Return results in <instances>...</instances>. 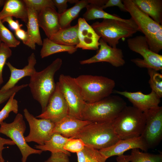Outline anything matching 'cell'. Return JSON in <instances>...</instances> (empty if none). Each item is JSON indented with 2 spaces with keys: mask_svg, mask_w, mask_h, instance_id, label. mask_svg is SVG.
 <instances>
[{
  "mask_svg": "<svg viewBox=\"0 0 162 162\" xmlns=\"http://www.w3.org/2000/svg\"><path fill=\"white\" fill-rule=\"evenodd\" d=\"M62 64V60L57 58L44 70L36 71L30 77L28 86L33 98L40 105L42 112L45 111L49 100L55 90L56 83L54 76Z\"/></svg>",
  "mask_w": 162,
  "mask_h": 162,
  "instance_id": "1",
  "label": "cell"
},
{
  "mask_svg": "<svg viewBox=\"0 0 162 162\" xmlns=\"http://www.w3.org/2000/svg\"><path fill=\"white\" fill-rule=\"evenodd\" d=\"M127 12L144 35L150 49L156 53L162 49V26L141 10L132 0H123Z\"/></svg>",
  "mask_w": 162,
  "mask_h": 162,
  "instance_id": "2",
  "label": "cell"
},
{
  "mask_svg": "<svg viewBox=\"0 0 162 162\" xmlns=\"http://www.w3.org/2000/svg\"><path fill=\"white\" fill-rule=\"evenodd\" d=\"M126 106L125 101L118 95H110L93 103H86L82 120L92 122H112Z\"/></svg>",
  "mask_w": 162,
  "mask_h": 162,
  "instance_id": "3",
  "label": "cell"
},
{
  "mask_svg": "<svg viewBox=\"0 0 162 162\" xmlns=\"http://www.w3.org/2000/svg\"><path fill=\"white\" fill-rule=\"evenodd\" d=\"M112 122H92L83 127L73 138L80 139L85 146L98 150L110 147L120 140Z\"/></svg>",
  "mask_w": 162,
  "mask_h": 162,
  "instance_id": "4",
  "label": "cell"
},
{
  "mask_svg": "<svg viewBox=\"0 0 162 162\" xmlns=\"http://www.w3.org/2000/svg\"><path fill=\"white\" fill-rule=\"evenodd\" d=\"M104 41L112 47H116L119 40L130 38L140 31L134 21L130 18L126 21L114 19H103L91 25Z\"/></svg>",
  "mask_w": 162,
  "mask_h": 162,
  "instance_id": "5",
  "label": "cell"
},
{
  "mask_svg": "<svg viewBox=\"0 0 162 162\" xmlns=\"http://www.w3.org/2000/svg\"><path fill=\"white\" fill-rule=\"evenodd\" d=\"M145 122L144 112L133 106H126L112 124L119 138L124 140L140 136Z\"/></svg>",
  "mask_w": 162,
  "mask_h": 162,
  "instance_id": "6",
  "label": "cell"
},
{
  "mask_svg": "<svg viewBox=\"0 0 162 162\" xmlns=\"http://www.w3.org/2000/svg\"><path fill=\"white\" fill-rule=\"evenodd\" d=\"M75 79L87 103L96 102L109 96L115 86L114 80L103 76L81 75Z\"/></svg>",
  "mask_w": 162,
  "mask_h": 162,
  "instance_id": "7",
  "label": "cell"
},
{
  "mask_svg": "<svg viewBox=\"0 0 162 162\" xmlns=\"http://www.w3.org/2000/svg\"><path fill=\"white\" fill-rule=\"evenodd\" d=\"M0 124V133L9 137L17 146L22 155V162H26L28 157L31 154L42 153L41 150L31 147L26 141L24 134L26 126L22 114H17L11 123L3 122Z\"/></svg>",
  "mask_w": 162,
  "mask_h": 162,
  "instance_id": "8",
  "label": "cell"
},
{
  "mask_svg": "<svg viewBox=\"0 0 162 162\" xmlns=\"http://www.w3.org/2000/svg\"><path fill=\"white\" fill-rule=\"evenodd\" d=\"M58 82L68 106V116L82 120V113L86 102L83 99L75 78L61 74Z\"/></svg>",
  "mask_w": 162,
  "mask_h": 162,
  "instance_id": "9",
  "label": "cell"
},
{
  "mask_svg": "<svg viewBox=\"0 0 162 162\" xmlns=\"http://www.w3.org/2000/svg\"><path fill=\"white\" fill-rule=\"evenodd\" d=\"M127 42L131 50L139 53L143 59L136 58L131 61L137 66L154 70L157 71L162 69V55L151 51L145 36H137L128 38Z\"/></svg>",
  "mask_w": 162,
  "mask_h": 162,
  "instance_id": "10",
  "label": "cell"
},
{
  "mask_svg": "<svg viewBox=\"0 0 162 162\" xmlns=\"http://www.w3.org/2000/svg\"><path fill=\"white\" fill-rule=\"evenodd\" d=\"M145 126L140 136L148 149L157 146L162 139V107L158 106L144 112Z\"/></svg>",
  "mask_w": 162,
  "mask_h": 162,
  "instance_id": "11",
  "label": "cell"
},
{
  "mask_svg": "<svg viewBox=\"0 0 162 162\" xmlns=\"http://www.w3.org/2000/svg\"><path fill=\"white\" fill-rule=\"evenodd\" d=\"M23 112L30 128L29 134L25 137L26 141L34 142L39 145H44L51 137L55 123L48 119L37 118L26 108L24 109Z\"/></svg>",
  "mask_w": 162,
  "mask_h": 162,
  "instance_id": "12",
  "label": "cell"
},
{
  "mask_svg": "<svg viewBox=\"0 0 162 162\" xmlns=\"http://www.w3.org/2000/svg\"><path fill=\"white\" fill-rule=\"evenodd\" d=\"M68 115V106L57 82L45 111L36 117L48 119L55 123Z\"/></svg>",
  "mask_w": 162,
  "mask_h": 162,
  "instance_id": "13",
  "label": "cell"
},
{
  "mask_svg": "<svg viewBox=\"0 0 162 162\" xmlns=\"http://www.w3.org/2000/svg\"><path fill=\"white\" fill-rule=\"evenodd\" d=\"M99 46L96 55L91 58L80 61L81 64L106 62L116 67L123 66L125 62L122 50L109 45L102 39L99 40Z\"/></svg>",
  "mask_w": 162,
  "mask_h": 162,
  "instance_id": "14",
  "label": "cell"
},
{
  "mask_svg": "<svg viewBox=\"0 0 162 162\" xmlns=\"http://www.w3.org/2000/svg\"><path fill=\"white\" fill-rule=\"evenodd\" d=\"M114 92L127 98L133 106L143 112L158 106L160 102V98L152 91L148 94L140 91L131 92L116 90Z\"/></svg>",
  "mask_w": 162,
  "mask_h": 162,
  "instance_id": "15",
  "label": "cell"
},
{
  "mask_svg": "<svg viewBox=\"0 0 162 162\" xmlns=\"http://www.w3.org/2000/svg\"><path fill=\"white\" fill-rule=\"evenodd\" d=\"M77 24L79 42L76 47L83 50H98L100 36L83 18L78 19Z\"/></svg>",
  "mask_w": 162,
  "mask_h": 162,
  "instance_id": "16",
  "label": "cell"
},
{
  "mask_svg": "<svg viewBox=\"0 0 162 162\" xmlns=\"http://www.w3.org/2000/svg\"><path fill=\"white\" fill-rule=\"evenodd\" d=\"M135 148L140 149L145 152L148 148L141 136L130 139L120 140L115 144L108 147L99 150L106 159L114 156L123 154L126 151Z\"/></svg>",
  "mask_w": 162,
  "mask_h": 162,
  "instance_id": "17",
  "label": "cell"
},
{
  "mask_svg": "<svg viewBox=\"0 0 162 162\" xmlns=\"http://www.w3.org/2000/svg\"><path fill=\"white\" fill-rule=\"evenodd\" d=\"M28 64L21 69L15 68L9 62L6 63L10 71V76L7 82L1 88V91L4 92L12 88L21 79L27 76L31 77L36 72L34 66L37 61L34 53L28 57Z\"/></svg>",
  "mask_w": 162,
  "mask_h": 162,
  "instance_id": "18",
  "label": "cell"
},
{
  "mask_svg": "<svg viewBox=\"0 0 162 162\" xmlns=\"http://www.w3.org/2000/svg\"><path fill=\"white\" fill-rule=\"evenodd\" d=\"M38 20L39 27L43 29L48 38L61 29L59 14L55 8L46 7L43 9L38 13Z\"/></svg>",
  "mask_w": 162,
  "mask_h": 162,
  "instance_id": "19",
  "label": "cell"
},
{
  "mask_svg": "<svg viewBox=\"0 0 162 162\" xmlns=\"http://www.w3.org/2000/svg\"><path fill=\"white\" fill-rule=\"evenodd\" d=\"M92 122L68 115L55 123L52 133H58L67 138H73L83 127Z\"/></svg>",
  "mask_w": 162,
  "mask_h": 162,
  "instance_id": "20",
  "label": "cell"
},
{
  "mask_svg": "<svg viewBox=\"0 0 162 162\" xmlns=\"http://www.w3.org/2000/svg\"><path fill=\"white\" fill-rule=\"evenodd\" d=\"M8 16L19 18L27 23L28 8L23 0H6L3 8L0 12V18L2 20Z\"/></svg>",
  "mask_w": 162,
  "mask_h": 162,
  "instance_id": "21",
  "label": "cell"
},
{
  "mask_svg": "<svg viewBox=\"0 0 162 162\" xmlns=\"http://www.w3.org/2000/svg\"><path fill=\"white\" fill-rule=\"evenodd\" d=\"M28 21L26 31L28 37L27 46L33 50H35L36 44L42 46V40L39 29L38 13L34 10L28 8Z\"/></svg>",
  "mask_w": 162,
  "mask_h": 162,
  "instance_id": "22",
  "label": "cell"
},
{
  "mask_svg": "<svg viewBox=\"0 0 162 162\" xmlns=\"http://www.w3.org/2000/svg\"><path fill=\"white\" fill-rule=\"evenodd\" d=\"M142 12L157 23L162 25V0H132Z\"/></svg>",
  "mask_w": 162,
  "mask_h": 162,
  "instance_id": "23",
  "label": "cell"
},
{
  "mask_svg": "<svg viewBox=\"0 0 162 162\" xmlns=\"http://www.w3.org/2000/svg\"><path fill=\"white\" fill-rule=\"evenodd\" d=\"M78 25L61 28L49 39L52 41L61 45L76 46L79 42L78 36Z\"/></svg>",
  "mask_w": 162,
  "mask_h": 162,
  "instance_id": "24",
  "label": "cell"
},
{
  "mask_svg": "<svg viewBox=\"0 0 162 162\" xmlns=\"http://www.w3.org/2000/svg\"><path fill=\"white\" fill-rule=\"evenodd\" d=\"M69 138L64 137L57 133H54L50 140L42 145H36L35 148L43 151H49L51 153L62 152L70 155L69 152L65 150L64 146Z\"/></svg>",
  "mask_w": 162,
  "mask_h": 162,
  "instance_id": "25",
  "label": "cell"
},
{
  "mask_svg": "<svg viewBox=\"0 0 162 162\" xmlns=\"http://www.w3.org/2000/svg\"><path fill=\"white\" fill-rule=\"evenodd\" d=\"M42 46L40 51V56L42 58L61 52H67L72 54L77 50L75 46H68L58 44L47 38L44 39Z\"/></svg>",
  "mask_w": 162,
  "mask_h": 162,
  "instance_id": "26",
  "label": "cell"
},
{
  "mask_svg": "<svg viewBox=\"0 0 162 162\" xmlns=\"http://www.w3.org/2000/svg\"><path fill=\"white\" fill-rule=\"evenodd\" d=\"M88 4L87 0L79 1L73 6L59 15V24L61 28L70 26L71 22L78 16L81 10Z\"/></svg>",
  "mask_w": 162,
  "mask_h": 162,
  "instance_id": "27",
  "label": "cell"
},
{
  "mask_svg": "<svg viewBox=\"0 0 162 162\" xmlns=\"http://www.w3.org/2000/svg\"><path fill=\"white\" fill-rule=\"evenodd\" d=\"M86 10L83 15L86 21L98 19H109L126 21L127 19H122L115 14H112L105 11L101 7L88 4L86 7Z\"/></svg>",
  "mask_w": 162,
  "mask_h": 162,
  "instance_id": "28",
  "label": "cell"
},
{
  "mask_svg": "<svg viewBox=\"0 0 162 162\" xmlns=\"http://www.w3.org/2000/svg\"><path fill=\"white\" fill-rule=\"evenodd\" d=\"M76 153L78 162H105L107 159L99 150L86 146Z\"/></svg>",
  "mask_w": 162,
  "mask_h": 162,
  "instance_id": "29",
  "label": "cell"
},
{
  "mask_svg": "<svg viewBox=\"0 0 162 162\" xmlns=\"http://www.w3.org/2000/svg\"><path fill=\"white\" fill-rule=\"evenodd\" d=\"M130 155L131 162H162V153L143 152L139 149L135 148L132 149Z\"/></svg>",
  "mask_w": 162,
  "mask_h": 162,
  "instance_id": "30",
  "label": "cell"
},
{
  "mask_svg": "<svg viewBox=\"0 0 162 162\" xmlns=\"http://www.w3.org/2000/svg\"><path fill=\"white\" fill-rule=\"evenodd\" d=\"M150 76L148 83L152 89L160 98L162 97V75L154 70L148 69Z\"/></svg>",
  "mask_w": 162,
  "mask_h": 162,
  "instance_id": "31",
  "label": "cell"
},
{
  "mask_svg": "<svg viewBox=\"0 0 162 162\" xmlns=\"http://www.w3.org/2000/svg\"><path fill=\"white\" fill-rule=\"evenodd\" d=\"M0 37L2 42L10 48L16 47L20 44V41L16 39L13 33L4 25L0 18Z\"/></svg>",
  "mask_w": 162,
  "mask_h": 162,
  "instance_id": "32",
  "label": "cell"
},
{
  "mask_svg": "<svg viewBox=\"0 0 162 162\" xmlns=\"http://www.w3.org/2000/svg\"><path fill=\"white\" fill-rule=\"evenodd\" d=\"M16 93H14L9 98L7 103L0 111V124L8 117L9 113L13 112L17 114L18 106L17 101L14 98Z\"/></svg>",
  "mask_w": 162,
  "mask_h": 162,
  "instance_id": "33",
  "label": "cell"
},
{
  "mask_svg": "<svg viewBox=\"0 0 162 162\" xmlns=\"http://www.w3.org/2000/svg\"><path fill=\"white\" fill-rule=\"evenodd\" d=\"M27 8L32 9L38 13L46 7L56 8L52 0H23Z\"/></svg>",
  "mask_w": 162,
  "mask_h": 162,
  "instance_id": "34",
  "label": "cell"
},
{
  "mask_svg": "<svg viewBox=\"0 0 162 162\" xmlns=\"http://www.w3.org/2000/svg\"><path fill=\"white\" fill-rule=\"evenodd\" d=\"M12 52L10 47L2 43L0 48V87L3 82L2 71L7 59L12 55Z\"/></svg>",
  "mask_w": 162,
  "mask_h": 162,
  "instance_id": "35",
  "label": "cell"
},
{
  "mask_svg": "<svg viewBox=\"0 0 162 162\" xmlns=\"http://www.w3.org/2000/svg\"><path fill=\"white\" fill-rule=\"evenodd\" d=\"M85 146L83 142L80 139L69 138L64 148L69 152L77 153L82 150Z\"/></svg>",
  "mask_w": 162,
  "mask_h": 162,
  "instance_id": "36",
  "label": "cell"
},
{
  "mask_svg": "<svg viewBox=\"0 0 162 162\" xmlns=\"http://www.w3.org/2000/svg\"><path fill=\"white\" fill-rule=\"evenodd\" d=\"M28 86V84L16 86L13 88L6 91L2 92L0 91V104L4 102L9 99L14 93L17 92Z\"/></svg>",
  "mask_w": 162,
  "mask_h": 162,
  "instance_id": "37",
  "label": "cell"
},
{
  "mask_svg": "<svg viewBox=\"0 0 162 162\" xmlns=\"http://www.w3.org/2000/svg\"><path fill=\"white\" fill-rule=\"evenodd\" d=\"M68 156L62 152L51 153L50 157L45 162H70Z\"/></svg>",
  "mask_w": 162,
  "mask_h": 162,
  "instance_id": "38",
  "label": "cell"
},
{
  "mask_svg": "<svg viewBox=\"0 0 162 162\" xmlns=\"http://www.w3.org/2000/svg\"><path fill=\"white\" fill-rule=\"evenodd\" d=\"M113 6H117L121 11L127 12L124 5L122 1L121 0H107L105 4L101 7L104 9L108 7Z\"/></svg>",
  "mask_w": 162,
  "mask_h": 162,
  "instance_id": "39",
  "label": "cell"
},
{
  "mask_svg": "<svg viewBox=\"0 0 162 162\" xmlns=\"http://www.w3.org/2000/svg\"><path fill=\"white\" fill-rule=\"evenodd\" d=\"M54 5L58 9L57 12L59 15L64 12L67 9L68 0H52Z\"/></svg>",
  "mask_w": 162,
  "mask_h": 162,
  "instance_id": "40",
  "label": "cell"
},
{
  "mask_svg": "<svg viewBox=\"0 0 162 162\" xmlns=\"http://www.w3.org/2000/svg\"><path fill=\"white\" fill-rule=\"evenodd\" d=\"M1 20L3 23L5 22H7L11 28L15 31L20 28L22 25L20 24L18 21L14 20L12 17L11 16H8L5 17L2 19Z\"/></svg>",
  "mask_w": 162,
  "mask_h": 162,
  "instance_id": "41",
  "label": "cell"
},
{
  "mask_svg": "<svg viewBox=\"0 0 162 162\" xmlns=\"http://www.w3.org/2000/svg\"><path fill=\"white\" fill-rule=\"evenodd\" d=\"M5 145H15L14 142L11 140L6 139L0 136V159L2 162H4L2 155V150L6 148L4 147Z\"/></svg>",
  "mask_w": 162,
  "mask_h": 162,
  "instance_id": "42",
  "label": "cell"
},
{
  "mask_svg": "<svg viewBox=\"0 0 162 162\" xmlns=\"http://www.w3.org/2000/svg\"><path fill=\"white\" fill-rule=\"evenodd\" d=\"M16 36L21 40L23 43L27 45L28 41V37L27 32L21 28L15 31Z\"/></svg>",
  "mask_w": 162,
  "mask_h": 162,
  "instance_id": "43",
  "label": "cell"
},
{
  "mask_svg": "<svg viewBox=\"0 0 162 162\" xmlns=\"http://www.w3.org/2000/svg\"><path fill=\"white\" fill-rule=\"evenodd\" d=\"M131 159L130 155L122 154L118 156L116 160L117 162H129Z\"/></svg>",
  "mask_w": 162,
  "mask_h": 162,
  "instance_id": "44",
  "label": "cell"
},
{
  "mask_svg": "<svg viewBox=\"0 0 162 162\" xmlns=\"http://www.w3.org/2000/svg\"><path fill=\"white\" fill-rule=\"evenodd\" d=\"M88 3L102 7L106 3L107 0H87Z\"/></svg>",
  "mask_w": 162,
  "mask_h": 162,
  "instance_id": "45",
  "label": "cell"
},
{
  "mask_svg": "<svg viewBox=\"0 0 162 162\" xmlns=\"http://www.w3.org/2000/svg\"><path fill=\"white\" fill-rule=\"evenodd\" d=\"M79 0H68V2L70 4H76L77 3Z\"/></svg>",
  "mask_w": 162,
  "mask_h": 162,
  "instance_id": "46",
  "label": "cell"
},
{
  "mask_svg": "<svg viewBox=\"0 0 162 162\" xmlns=\"http://www.w3.org/2000/svg\"><path fill=\"white\" fill-rule=\"evenodd\" d=\"M5 1V0H0V7L4 6Z\"/></svg>",
  "mask_w": 162,
  "mask_h": 162,
  "instance_id": "47",
  "label": "cell"
},
{
  "mask_svg": "<svg viewBox=\"0 0 162 162\" xmlns=\"http://www.w3.org/2000/svg\"><path fill=\"white\" fill-rule=\"evenodd\" d=\"M2 41L1 38L0 37V48L1 44H2Z\"/></svg>",
  "mask_w": 162,
  "mask_h": 162,
  "instance_id": "48",
  "label": "cell"
},
{
  "mask_svg": "<svg viewBox=\"0 0 162 162\" xmlns=\"http://www.w3.org/2000/svg\"><path fill=\"white\" fill-rule=\"evenodd\" d=\"M0 162H2V161L0 159Z\"/></svg>",
  "mask_w": 162,
  "mask_h": 162,
  "instance_id": "49",
  "label": "cell"
}]
</instances>
